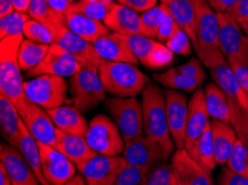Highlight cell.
<instances>
[{
    "label": "cell",
    "mask_w": 248,
    "mask_h": 185,
    "mask_svg": "<svg viewBox=\"0 0 248 185\" xmlns=\"http://www.w3.org/2000/svg\"><path fill=\"white\" fill-rule=\"evenodd\" d=\"M144 132L149 139L158 143L169 158L175 152V144L169 131L165 92L159 85L147 80L141 92Z\"/></svg>",
    "instance_id": "1"
},
{
    "label": "cell",
    "mask_w": 248,
    "mask_h": 185,
    "mask_svg": "<svg viewBox=\"0 0 248 185\" xmlns=\"http://www.w3.org/2000/svg\"><path fill=\"white\" fill-rule=\"evenodd\" d=\"M195 8L197 36V47L195 51L202 65L210 70L227 62L219 47L218 17L207 0H195Z\"/></svg>",
    "instance_id": "2"
},
{
    "label": "cell",
    "mask_w": 248,
    "mask_h": 185,
    "mask_svg": "<svg viewBox=\"0 0 248 185\" xmlns=\"http://www.w3.org/2000/svg\"><path fill=\"white\" fill-rule=\"evenodd\" d=\"M22 40L24 35L6 37L0 41V94L13 101L17 110L27 100L24 91L25 81H22L18 61V52Z\"/></svg>",
    "instance_id": "3"
},
{
    "label": "cell",
    "mask_w": 248,
    "mask_h": 185,
    "mask_svg": "<svg viewBox=\"0 0 248 185\" xmlns=\"http://www.w3.org/2000/svg\"><path fill=\"white\" fill-rule=\"evenodd\" d=\"M98 70L105 90L114 98H136L147 84L145 74L133 63L103 60Z\"/></svg>",
    "instance_id": "4"
},
{
    "label": "cell",
    "mask_w": 248,
    "mask_h": 185,
    "mask_svg": "<svg viewBox=\"0 0 248 185\" xmlns=\"http://www.w3.org/2000/svg\"><path fill=\"white\" fill-rule=\"evenodd\" d=\"M70 102L81 112L90 111L106 100V90L97 66H85L69 80Z\"/></svg>",
    "instance_id": "5"
},
{
    "label": "cell",
    "mask_w": 248,
    "mask_h": 185,
    "mask_svg": "<svg viewBox=\"0 0 248 185\" xmlns=\"http://www.w3.org/2000/svg\"><path fill=\"white\" fill-rule=\"evenodd\" d=\"M26 98L32 103L50 110L70 102L67 97L68 84L65 78L43 74L24 82Z\"/></svg>",
    "instance_id": "6"
},
{
    "label": "cell",
    "mask_w": 248,
    "mask_h": 185,
    "mask_svg": "<svg viewBox=\"0 0 248 185\" xmlns=\"http://www.w3.org/2000/svg\"><path fill=\"white\" fill-rule=\"evenodd\" d=\"M105 108L125 142L144 133L142 104L136 98H108L105 100Z\"/></svg>",
    "instance_id": "7"
},
{
    "label": "cell",
    "mask_w": 248,
    "mask_h": 185,
    "mask_svg": "<svg viewBox=\"0 0 248 185\" xmlns=\"http://www.w3.org/2000/svg\"><path fill=\"white\" fill-rule=\"evenodd\" d=\"M86 141L93 152L108 157H118L125 150V140L114 121L98 114L88 123Z\"/></svg>",
    "instance_id": "8"
},
{
    "label": "cell",
    "mask_w": 248,
    "mask_h": 185,
    "mask_svg": "<svg viewBox=\"0 0 248 185\" xmlns=\"http://www.w3.org/2000/svg\"><path fill=\"white\" fill-rule=\"evenodd\" d=\"M205 79L206 72L202 62L197 58H191L182 66L154 75V80L165 88L185 92L196 91Z\"/></svg>",
    "instance_id": "9"
},
{
    "label": "cell",
    "mask_w": 248,
    "mask_h": 185,
    "mask_svg": "<svg viewBox=\"0 0 248 185\" xmlns=\"http://www.w3.org/2000/svg\"><path fill=\"white\" fill-rule=\"evenodd\" d=\"M217 17L219 22V47L225 58L248 66V36L244 35L243 29L227 13L217 14Z\"/></svg>",
    "instance_id": "10"
},
{
    "label": "cell",
    "mask_w": 248,
    "mask_h": 185,
    "mask_svg": "<svg viewBox=\"0 0 248 185\" xmlns=\"http://www.w3.org/2000/svg\"><path fill=\"white\" fill-rule=\"evenodd\" d=\"M209 113L206 105L205 90L198 88L194 91L188 101V118H187L185 149L189 156L195 158L197 152V144L205 128L210 122Z\"/></svg>",
    "instance_id": "11"
},
{
    "label": "cell",
    "mask_w": 248,
    "mask_h": 185,
    "mask_svg": "<svg viewBox=\"0 0 248 185\" xmlns=\"http://www.w3.org/2000/svg\"><path fill=\"white\" fill-rule=\"evenodd\" d=\"M84 67V63L74 55L59 47L58 44L52 43L49 46V50L45 59L33 69L27 71V75L35 78L43 74H51L62 78H71L74 74L79 72Z\"/></svg>",
    "instance_id": "12"
},
{
    "label": "cell",
    "mask_w": 248,
    "mask_h": 185,
    "mask_svg": "<svg viewBox=\"0 0 248 185\" xmlns=\"http://www.w3.org/2000/svg\"><path fill=\"white\" fill-rule=\"evenodd\" d=\"M126 161L123 157L96 154L77 169L87 185H114Z\"/></svg>",
    "instance_id": "13"
},
{
    "label": "cell",
    "mask_w": 248,
    "mask_h": 185,
    "mask_svg": "<svg viewBox=\"0 0 248 185\" xmlns=\"http://www.w3.org/2000/svg\"><path fill=\"white\" fill-rule=\"evenodd\" d=\"M44 176L50 185H65L77 174V167L54 146L38 142Z\"/></svg>",
    "instance_id": "14"
},
{
    "label": "cell",
    "mask_w": 248,
    "mask_h": 185,
    "mask_svg": "<svg viewBox=\"0 0 248 185\" xmlns=\"http://www.w3.org/2000/svg\"><path fill=\"white\" fill-rule=\"evenodd\" d=\"M166 114L169 131L176 150L185 148V134L188 118V100L178 90L168 89L165 91Z\"/></svg>",
    "instance_id": "15"
},
{
    "label": "cell",
    "mask_w": 248,
    "mask_h": 185,
    "mask_svg": "<svg viewBox=\"0 0 248 185\" xmlns=\"http://www.w3.org/2000/svg\"><path fill=\"white\" fill-rule=\"evenodd\" d=\"M123 157L127 164L142 169H150L157 162L168 160L164 149L146 134L127 141Z\"/></svg>",
    "instance_id": "16"
},
{
    "label": "cell",
    "mask_w": 248,
    "mask_h": 185,
    "mask_svg": "<svg viewBox=\"0 0 248 185\" xmlns=\"http://www.w3.org/2000/svg\"><path fill=\"white\" fill-rule=\"evenodd\" d=\"M30 134L37 142L54 146L56 143V126L47 110L28 99L18 110Z\"/></svg>",
    "instance_id": "17"
},
{
    "label": "cell",
    "mask_w": 248,
    "mask_h": 185,
    "mask_svg": "<svg viewBox=\"0 0 248 185\" xmlns=\"http://www.w3.org/2000/svg\"><path fill=\"white\" fill-rule=\"evenodd\" d=\"M50 31L55 37V43L74 55L85 66L98 67L99 63L103 61L96 52L93 44L74 33L67 27L65 22H60L54 26Z\"/></svg>",
    "instance_id": "18"
},
{
    "label": "cell",
    "mask_w": 248,
    "mask_h": 185,
    "mask_svg": "<svg viewBox=\"0 0 248 185\" xmlns=\"http://www.w3.org/2000/svg\"><path fill=\"white\" fill-rule=\"evenodd\" d=\"M172 175L180 185H215L212 174L191 157L185 149L176 150L171 157Z\"/></svg>",
    "instance_id": "19"
},
{
    "label": "cell",
    "mask_w": 248,
    "mask_h": 185,
    "mask_svg": "<svg viewBox=\"0 0 248 185\" xmlns=\"http://www.w3.org/2000/svg\"><path fill=\"white\" fill-rule=\"evenodd\" d=\"M0 165L8 175L13 185H40L21 152L10 144L0 146Z\"/></svg>",
    "instance_id": "20"
},
{
    "label": "cell",
    "mask_w": 248,
    "mask_h": 185,
    "mask_svg": "<svg viewBox=\"0 0 248 185\" xmlns=\"http://www.w3.org/2000/svg\"><path fill=\"white\" fill-rule=\"evenodd\" d=\"M103 22L108 29L119 33V35L146 36L140 20V14H138L137 11L120 5V3L114 2L110 11Z\"/></svg>",
    "instance_id": "21"
},
{
    "label": "cell",
    "mask_w": 248,
    "mask_h": 185,
    "mask_svg": "<svg viewBox=\"0 0 248 185\" xmlns=\"http://www.w3.org/2000/svg\"><path fill=\"white\" fill-rule=\"evenodd\" d=\"M101 60L115 62H128L137 65L138 59L130 50L126 36L117 32H109L93 43Z\"/></svg>",
    "instance_id": "22"
},
{
    "label": "cell",
    "mask_w": 248,
    "mask_h": 185,
    "mask_svg": "<svg viewBox=\"0 0 248 185\" xmlns=\"http://www.w3.org/2000/svg\"><path fill=\"white\" fill-rule=\"evenodd\" d=\"M54 148L68 157L76 167L85 163L97 154L90 149L85 137L66 133L57 128H56V143Z\"/></svg>",
    "instance_id": "23"
},
{
    "label": "cell",
    "mask_w": 248,
    "mask_h": 185,
    "mask_svg": "<svg viewBox=\"0 0 248 185\" xmlns=\"http://www.w3.org/2000/svg\"><path fill=\"white\" fill-rule=\"evenodd\" d=\"M210 74L214 84H216L221 91L226 94L228 99L238 103L248 111V93L240 85L227 62L210 69Z\"/></svg>",
    "instance_id": "24"
},
{
    "label": "cell",
    "mask_w": 248,
    "mask_h": 185,
    "mask_svg": "<svg viewBox=\"0 0 248 185\" xmlns=\"http://www.w3.org/2000/svg\"><path fill=\"white\" fill-rule=\"evenodd\" d=\"M47 112L57 129L80 137H85L87 133V121L75 105L63 104L62 107L47 110Z\"/></svg>",
    "instance_id": "25"
},
{
    "label": "cell",
    "mask_w": 248,
    "mask_h": 185,
    "mask_svg": "<svg viewBox=\"0 0 248 185\" xmlns=\"http://www.w3.org/2000/svg\"><path fill=\"white\" fill-rule=\"evenodd\" d=\"M177 22L180 29L190 38L194 49L197 47L196 8L195 0H160Z\"/></svg>",
    "instance_id": "26"
},
{
    "label": "cell",
    "mask_w": 248,
    "mask_h": 185,
    "mask_svg": "<svg viewBox=\"0 0 248 185\" xmlns=\"http://www.w3.org/2000/svg\"><path fill=\"white\" fill-rule=\"evenodd\" d=\"M65 24L71 31L90 43H95L101 37L109 33L103 21L78 13H68L65 16Z\"/></svg>",
    "instance_id": "27"
},
{
    "label": "cell",
    "mask_w": 248,
    "mask_h": 185,
    "mask_svg": "<svg viewBox=\"0 0 248 185\" xmlns=\"http://www.w3.org/2000/svg\"><path fill=\"white\" fill-rule=\"evenodd\" d=\"M212 135L216 163L225 165L238 140L237 133L232 124L221 122L219 120H213Z\"/></svg>",
    "instance_id": "28"
},
{
    "label": "cell",
    "mask_w": 248,
    "mask_h": 185,
    "mask_svg": "<svg viewBox=\"0 0 248 185\" xmlns=\"http://www.w3.org/2000/svg\"><path fill=\"white\" fill-rule=\"evenodd\" d=\"M21 116L16 105L8 98L0 94V126L1 134L8 144L18 149L20 141Z\"/></svg>",
    "instance_id": "29"
},
{
    "label": "cell",
    "mask_w": 248,
    "mask_h": 185,
    "mask_svg": "<svg viewBox=\"0 0 248 185\" xmlns=\"http://www.w3.org/2000/svg\"><path fill=\"white\" fill-rule=\"evenodd\" d=\"M18 150L20 151L22 156L26 158V161H27V163L29 164L30 169H31L32 172L35 173V175L37 176V179H38L40 185H50L44 176L38 142H37L35 138L30 134V132L28 131L27 128H26L22 120L20 124V141Z\"/></svg>",
    "instance_id": "30"
},
{
    "label": "cell",
    "mask_w": 248,
    "mask_h": 185,
    "mask_svg": "<svg viewBox=\"0 0 248 185\" xmlns=\"http://www.w3.org/2000/svg\"><path fill=\"white\" fill-rule=\"evenodd\" d=\"M205 97L210 118L231 124V107L226 94L221 91L216 84H208L205 88Z\"/></svg>",
    "instance_id": "31"
},
{
    "label": "cell",
    "mask_w": 248,
    "mask_h": 185,
    "mask_svg": "<svg viewBox=\"0 0 248 185\" xmlns=\"http://www.w3.org/2000/svg\"><path fill=\"white\" fill-rule=\"evenodd\" d=\"M49 46L35 41L24 39L18 52V61L22 71H29L37 67L48 54Z\"/></svg>",
    "instance_id": "32"
},
{
    "label": "cell",
    "mask_w": 248,
    "mask_h": 185,
    "mask_svg": "<svg viewBox=\"0 0 248 185\" xmlns=\"http://www.w3.org/2000/svg\"><path fill=\"white\" fill-rule=\"evenodd\" d=\"M28 14L30 18L40 21L49 29L60 22H65V16L52 9L48 0H30Z\"/></svg>",
    "instance_id": "33"
},
{
    "label": "cell",
    "mask_w": 248,
    "mask_h": 185,
    "mask_svg": "<svg viewBox=\"0 0 248 185\" xmlns=\"http://www.w3.org/2000/svg\"><path fill=\"white\" fill-rule=\"evenodd\" d=\"M202 168L212 172L216 168L215 151H214L213 135H212V121L206 126L204 132H202L201 139L197 144L196 157H195Z\"/></svg>",
    "instance_id": "34"
},
{
    "label": "cell",
    "mask_w": 248,
    "mask_h": 185,
    "mask_svg": "<svg viewBox=\"0 0 248 185\" xmlns=\"http://www.w3.org/2000/svg\"><path fill=\"white\" fill-rule=\"evenodd\" d=\"M112 5L114 2L109 0H80L78 2L71 3L68 13L82 14L87 17L104 21Z\"/></svg>",
    "instance_id": "35"
},
{
    "label": "cell",
    "mask_w": 248,
    "mask_h": 185,
    "mask_svg": "<svg viewBox=\"0 0 248 185\" xmlns=\"http://www.w3.org/2000/svg\"><path fill=\"white\" fill-rule=\"evenodd\" d=\"M126 40L129 44L130 50L133 51L134 56L138 59V61L144 67L148 68L150 56H152L153 51L155 50L159 41H156L153 38L142 35L126 36Z\"/></svg>",
    "instance_id": "36"
},
{
    "label": "cell",
    "mask_w": 248,
    "mask_h": 185,
    "mask_svg": "<svg viewBox=\"0 0 248 185\" xmlns=\"http://www.w3.org/2000/svg\"><path fill=\"white\" fill-rule=\"evenodd\" d=\"M169 14H170V13H169L167 7L164 3L157 5L149 10L145 11V13H142L140 14V20L145 30L146 37L153 38V39L156 38L158 28Z\"/></svg>",
    "instance_id": "37"
},
{
    "label": "cell",
    "mask_w": 248,
    "mask_h": 185,
    "mask_svg": "<svg viewBox=\"0 0 248 185\" xmlns=\"http://www.w3.org/2000/svg\"><path fill=\"white\" fill-rule=\"evenodd\" d=\"M29 20V14L15 10L13 13L0 18V37L24 35L26 22Z\"/></svg>",
    "instance_id": "38"
},
{
    "label": "cell",
    "mask_w": 248,
    "mask_h": 185,
    "mask_svg": "<svg viewBox=\"0 0 248 185\" xmlns=\"http://www.w3.org/2000/svg\"><path fill=\"white\" fill-rule=\"evenodd\" d=\"M24 36L26 37V39L32 40L38 43L48 44V46L55 43V37L50 31V29L47 26L41 24L40 21L35 20V19H29L26 22Z\"/></svg>",
    "instance_id": "39"
},
{
    "label": "cell",
    "mask_w": 248,
    "mask_h": 185,
    "mask_svg": "<svg viewBox=\"0 0 248 185\" xmlns=\"http://www.w3.org/2000/svg\"><path fill=\"white\" fill-rule=\"evenodd\" d=\"M226 165L232 172L248 179V148L239 139L236 142Z\"/></svg>",
    "instance_id": "40"
},
{
    "label": "cell",
    "mask_w": 248,
    "mask_h": 185,
    "mask_svg": "<svg viewBox=\"0 0 248 185\" xmlns=\"http://www.w3.org/2000/svg\"><path fill=\"white\" fill-rule=\"evenodd\" d=\"M171 176V164L166 161L157 162L146 173L142 185H170Z\"/></svg>",
    "instance_id": "41"
},
{
    "label": "cell",
    "mask_w": 248,
    "mask_h": 185,
    "mask_svg": "<svg viewBox=\"0 0 248 185\" xmlns=\"http://www.w3.org/2000/svg\"><path fill=\"white\" fill-rule=\"evenodd\" d=\"M148 170L149 169L137 168L125 163L123 169L120 170L114 185H142Z\"/></svg>",
    "instance_id": "42"
},
{
    "label": "cell",
    "mask_w": 248,
    "mask_h": 185,
    "mask_svg": "<svg viewBox=\"0 0 248 185\" xmlns=\"http://www.w3.org/2000/svg\"><path fill=\"white\" fill-rule=\"evenodd\" d=\"M191 40L187 36L186 32H184L182 29H179L177 32L172 36L166 43V46L174 52V54L189 56L191 52Z\"/></svg>",
    "instance_id": "43"
},
{
    "label": "cell",
    "mask_w": 248,
    "mask_h": 185,
    "mask_svg": "<svg viewBox=\"0 0 248 185\" xmlns=\"http://www.w3.org/2000/svg\"><path fill=\"white\" fill-rule=\"evenodd\" d=\"M172 58H174V52L167 46L158 43L155 50L153 51L152 56H150L148 68L149 69H155V68L166 67L172 61Z\"/></svg>",
    "instance_id": "44"
},
{
    "label": "cell",
    "mask_w": 248,
    "mask_h": 185,
    "mask_svg": "<svg viewBox=\"0 0 248 185\" xmlns=\"http://www.w3.org/2000/svg\"><path fill=\"white\" fill-rule=\"evenodd\" d=\"M244 31L248 28V0H239L227 13Z\"/></svg>",
    "instance_id": "45"
},
{
    "label": "cell",
    "mask_w": 248,
    "mask_h": 185,
    "mask_svg": "<svg viewBox=\"0 0 248 185\" xmlns=\"http://www.w3.org/2000/svg\"><path fill=\"white\" fill-rule=\"evenodd\" d=\"M180 27L178 26L177 22L174 18H172L171 14L165 19V21L160 25L158 28V31H157L156 38L158 39L159 43H167V41L170 39V38L175 35L176 32L178 31Z\"/></svg>",
    "instance_id": "46"
},
{
    "label": "cell",
    "mask_w": 248,
    "mask_h": 185,
    "mask_svg": "<svg viewBox=\"0 0 248 185\" xmlns=\"http://www.w3.org/2000/svg\"><path fill=\"white\" fill-rule=\"evenodd\" d=\"M218 185H248V179L232 172L227 165H223L218 177Z\"/></svg>",
    "instance_id": "47"
},
{
    "label": "cell",
    "mask_w": 248,
    "mask_h": 185,
    "mask_svg": "<svg viewBox=\"0 0 248 185\" xmlns=\"http://www.w3.org/2000/svg\"><path fill=\"white\" fill-rule=\"evenodd\" d=\"M227 63L231 67L232 72L236 75V78H237L240 85L248 93V66L232 59H228Z\"/></svg>",
    "instance_id": "48"
},
{
    "label": "cell",
    "mask_w": 248,
    "mask_h": 185,
    "mask_svg": "<svg viewBox=\"0 0 248 185\" xmlns=\"http://www.w3.org/2000/svg\"><path fill=\"white\" fill-rule=\"evenodd\" d=\"M158 0H118L120 5H124L137 13H145L153 7L157 6Z\"/></svg>",
    "instance_id": "49"
},
{
    "label": "cell",
    "mask_w": 248,
    "mask_h": 185,
    "mask_svg": "<svg viewBox=\"0 0 248 185\" xmlns=\"http://www.w3.org/2000/svg\"><path fill=\"white\" fill-rule=\"evenodd\" d=\"M239 0H207L209 6L216 14L228 13Z\"/></svg>",
    "instance_id": "50"
},
{
    "label": "cell",
    "mask_w": 248,
    "mask_h": 185,
    "mask_svg": "<svg viewBox=\"0 0 248 185\" xmlns=\"http://www.w3.org/2000/svg\"><path fill=\"white\" fill-rule=\"evenodd\" d=\"M48 2L52 9L63 16H66L71 6L70 0H48Z\"/></svg>",
    "instance_id": "51"
},
{
    "label": "cell",
    "mask_w": 248,
    "mask_h": 185,
    "mask_svg": "<svg viewBox=\"0 0 248 185\" xmlns=\"http://www.w3.org/2000/svg\"><path fill=\"white\" fill-rule=\"evenodd\" d=\"M15 11L13 0H0V18Z\"/></svg>",
    "instance_id": "52"
},
{
    "label": "cell",
    "mask_w": 248,
    "mask_h": 185,
    "mask_svg": "<svg viewBox=\"0 0 248 185\" xmlns=\"http://www.w3.org/2000/svg\"><path fill=\"white\" fill-rule=\"evenodd\" d=\"M15 10L20 11V13H28L30 0H13Z\"/></svg>",
    "instance_id": "53"
},
{
    "label": "cell",
    "mask_w": 248,
    "mask_h": 185,
    "mask_svg": "<svg viewBox=\"0 0 248 185\" xmlns=\"http://www.w3.org/2000/svg\"><path fill=\"white\" fill-rule=\"evenodd\" d=\"M65 185H87V182H86V180L81 174H76Z\"/></svg>",
    "instance_id": "54"
},
{
    "label": "cell",
    "mask_w": 248,
    "mask_h": 185,
    "mask_svg": "<svg viewBox=\"0 0 248 185\" xmlns=\"http://www.w3.org/2000/svg\"><path fill=\"white\" fill-rule=\"evenodd\" d=\"M0 185H13L2 165H0Z\"/></svg>",
    "instance_id": "55"
},
{
    "label": "cell",
    "mask_w": 248,
    "mask_h": 185,
    "mask_svg": "<svg viewBox=\"0 0 248 185\" xmlns=\"http://www.w3.org/2000/svg\"><path fill=\"white\" fill-rule=\"evenodd\" d=\"M170 185H180V184H179V182H178L177 180H176V177H175L174 175L171 176V182H170Z\"/></svg>",
    "instance_id": "56"
},
{
    "label": "cell",
    "mask_w": 248,
    "mask_h": 185,
    "mask_svg": "<svg viewBox=\"0 0 248 185\" xmlns=\"http://www.w3.org/2000/svg\"><path fill=\"white\" fill-rule=\"evenodd\" d=\"M246 33H247V36H248V28H247V31H246Z\"/></svg>",
    "instance_id": "57"
},
{
    "label": "cell",
    "mask_w": 248,
    "mask_h": 185,
    "mask_svg": "<svg viewBox=\"0 0 248 185\" xmlns=\"http://www.w3.org/2000/svg\"><path fill=\"white\" fill-rule=\"evenodd\" d=\"M74 1V0H70V2H73Z\"/></svg>",
    "instance_id": "58"
}]
</instances>
